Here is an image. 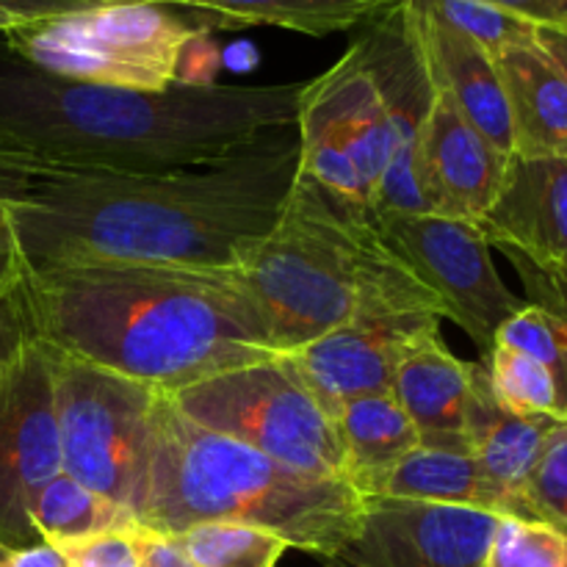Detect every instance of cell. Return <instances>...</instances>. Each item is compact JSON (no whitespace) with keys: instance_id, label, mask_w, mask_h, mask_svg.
Wrapping results in <instances>:
<instances>
[{"instance_id":"6da1fadb","label":"cell","mask_w":567,"mask_h":567,"mask_svg":"<svg viewBox=\"0 0 567 567\" xmlns=\"http://www.w3.org/2000/svg\"><path fill=\"white\" fill-rule=\"evenodd\" d=\"M299 172L297 125L227 158L161 175L37 177L0 194L28 269L86 264L233 269L280 219Z\"/></svg>"},{"instance_id":"7a4b0ae2","label":"cell","mask_w":567,"mask_h":567,"mask_svg":"<svg viewBox=\"0 0 567 567\" xmlns=\"http://www.w3.org/2000/svg\"><path fill=\"white\" fill-rule=\"evenodd\" d=\"M305 83L164 92L0 70V194L37 177L161 175L214 164L271 127L297 125Z\"/></svg>"},{"instance_id":"3957f363","label":"cell","mask_w":567,"mask_h":567,"mask_svg":"<svg viewBox=\"0 0 567 567\" xmlns=\"http://www.w3.org/2000/svg\"><path fill=\"white\" fill-rule=\"evenodd\" d=\"M37 341L161 393L275 358L233 269L86 264L28 269Z\"/></svg>"},{"instance_id":"277c9868","label":"cell","mask_w":567,"mask_h":567,"mask_svg":"<svg viewBox=\"0 0 567 567\" xmlns=\"http://www.w3.org/2000/svg\"><path fill=\"white\" fill-rule=\"evenodd\" d=\"M275 354H291L358 319L437 313V302L382 238L374 210L299 169L269 233L233 266Z\"/></svg>"},{"instance_id":"5b68a950","label":"cell","mask_w":567,"mask_h":567,"mask_svg":"<svg viewBox=\"0 0 567 567\" xmlns=\"http://www.w3.org/2000/svg\"><path fill=\"white\" fill-rule=\"evenodd\" d=\"M365 498L349 482L302 474L258 449L183 415L158 393L150 426L144 496L136 524L175 537L205 520L275 532L288 548L336 559L358 537Z\"/></svg>"},{"instance_id":"8992f818","label":"cell","mask_w":567,"mask_h":567,"mask_svg":"<svg viewBox=\"0 0 567 567\" xmlns=\"http://www.w3.org/2000/svg\"><path fill=\"white\" fill-rule=\"evenodd\" d=\"M203 33L172 6L120 0L42 17L3 37L17 59L48 75L164 92L177 83L183 53Z\"/></svg>"},{"instance_id":"52a82bcc","label":"cell","mask_w":567,"mask_h":567,"mask_svg":"<svg viewBox=\"0 0 567 567\" xmlns=\"http://www.w3.org/2000/svg\"><path fill=\"white\" fill-rule=\"evenodd\" d=\"M169 396L205 430L236 437L302 474L347 482L336 415L282 354L208 377Z\"/></svg>"},{"instance_id":"ba28073f","label":"cell","mask_w":567,"mask_h":567,"mask_svg":"<svg viewBox=\"0 0 567 567\" xmlns=\"http://www.w3.org/2000/svg\"><path fill=\"white\" fill-rule=\"evenodd\" d=\"M48 347V343H44ZM61 471L136 518L161 391L48 347Z\"/></svg>"},{"instance_id":"9c48e42d","label":"cell","mask_w":567,"mask_h":567,"mask_svg":"<svg viewBox=\"0 0 567 567\" xmlns=\"http://www.w3.org/2000/svg\"><path fill=\"white\" fill-rule=\"evenodd\" d=\"M377 225L388 247L435 297L441 319L454 321L482 354L491 352L504 321L526 299L504 286L480 225L437 214H388L377 216Z\"/></svg>"},{"instance_id":"30bf717a","label":"cell","mask_w":567,"mask_h":567,"mask_svg":"<svg viewBox=\"0 0 567 567\" xmlns=\"http://www.w3.org/2000/svg\"><path fill=\"white\" fill-rule=\"evenodd\" d=\"M354 44L374 78L393 133L391 164L371 197V210L374 216L435 214L421 166V144L435 86L415 33L410 0L374 17L369 31Z\"/></svg>"},{"instance_id":"8fae6325","label":"cell","mask_w":567,"mask_h":567,"mask_svg":"<svg viewBox=\"0 0 567 567\" xmlns=\"http://www.w3.org/2000/svg\"><path fill=\"white\" fill-rule=\"evenodd\" d=\"M61 474V443L53 404V369L42 341L0 377V543L39 546L28 509L37 493Z\"/></svg>"},{"instance_id":"7c38bea8","label":"cell","mask_w":567,"mask_h":567,"mask_svg":"<svg viewBox=\"0 0 567 567\" xmlns=\"http://www.w3.org/2000/svg\"><path fill=\"white\" fill-rule=\"evenodd\" d=\"M502 518L474 507L365 498L363 526L336 559L349 567H485Z\"/></svg>"},{"instance_id":"4fadbf2b","label":"cell","mask_w":567,"mask_h":567,"mask_svg":"<svg viewBox=\"0 0 567 567\" xmlns=\"http://www.w3.org/2000/svg\"><path fill=\"white\" fill-rule=\"evenodd\" d=\"M432 330H441V316H374L338 327L282 358L336 415L352 399L391 393L402 354Z\"/></svg>"},{"instance_id":"5bb4252c","label":"cell","mask_w":567,"mask_h":567,"mask_svg":"<svg viewBox=\"0 0 567 567\" xmlns=\"http://www.w3.org/2000/svg\"><path fill=\"white\" fill-rule=\"evenodd\" d=\"M299 138H327L349 153L369 199L374 197L393 155V133L377 83L358 44L324 75L305 83L297 120Z\"/></svg>"},{"instance_id":"9a60e30c","label":"cell","mask_w":567,"mask_h":567,"mask_svg":"<svg viewBox=\"0 0 567 567\" xmlns=\"http://www.w3.org/2000/svg\"><path fill=\"white\" fill-rule=\"evenodd\" d=\"M513 155L487 142L449 94L437 92L421 144L426 194L432 210L449 219L480 225L502 192Z\"/></svg>"},{"instance_id":"2e32d148","label":"cell","mask_w":567,"mask_h":567,"mask_svg":"<svg viewBox=\"0 0 567 567\" xmlns=\"http://www.w3.org/2000/svg\"><path fill=\"white\" fill-rule=\"evenodd\" d=\"M491 247L537 269L567 260V158L513 155L496 203L480 221Z\"/></svg>"},{"instance_id":"e0dca14e","label":"cell","mask_w":567,"mask_h":567,"mask_svg":"<svg viewBox=\"0 0 567 567\" xmlns=\"http://www.w3.org/2000/svg\"><path fill=\"white\" fill-rule=\"evenodd\" d=\"M410 9L432 86L449 94L487 142L513 155L509 109L493 55L415 0H410Z\"/></svg>"},{"instance_id":"ac0fdd59","label":"cell","mask_w":567,"mask_h":567,"mask_svg":"<svg viewBox=\"0 0 567 567\" xmlns=\"http://www.w3.org/2000/svg\"><path fill=\"white\" fill-rule=\"evenodd\" d=\"M471 385L474 363L449 352L441 330H432L402 354L391 393L413 421L421 446L474 454L465 432Z\"/></svg>"},{"instance_id":"d6986e66","label":"cell","mask_w":567,"mask_h":567,"mask_svg":"<svg viewBox=\"0 0 567 567\" xmlns=\"http://www.w3.org/2000/svg\"><path fill=\"white\" fill-rule=\"evenodd\" d=\"M513 127V155L567 158V75L535 42L493 55Z\"/></svg>"},{"instance_id":"ffe728a7","label":"cell","mask_w":567,"mask_h":567,"mask_svg":"<svg viewBox=\"0 0 567 567\" xmlns=\"http://www.w3.org/2000/svg\"><path fill=\"white\" fill-rule=\"evenodd\" d=\"M565 421L548 415H515L496 402L491 391V377L485 363H474V385L468 402V432L471 452L485 471L487 480L507 493L513 502L524 504V487L532 471L540 463L548 441ZM529 515V509H526ZM532 518V515H529Z\"/></svg>"},{"instance_id":"44dd1931","label":"cell","mask_w":567,"mask_h":567,"mask_svg":"<svg viewBox=\"0 0 567 567\" xmlns=\"http://www.w3.org/2000/svg\"><path fill=\"white\" fill-rule=\"evenodd\" d=\"M374 498L449 504V507H474L496 515L529 518L518 502H513L487 480L474 454L426 446L413 449L382 482Z\"/></svg>"},{"instance_id":"7402d4cb","label":"cell","mask_w":567,"mask_h":567,"mask_svg":"<svg viewBox=\"0 0 567 567\" xmlns=\"http://www.w3.org/2000/svg\"><path fill=\"white\" fill-rule=\"evenodd\" d=\"M336 421L347 457V482L363 498H374L391 471L421 446L413 421L393 393L352 399L338 410Z\"/></svg>"},{"instance_id":"603a6c76","label":"cell","mask_w":567,"mask_h":567,"mask_svg":"<svg viewBox=\"0 0 567 567\" xmlns=\"http://www.w3.org/2000/svg\"><path fill=\"white\" fill-rule=\"evenodd\" d=\"M120 0H81L78 9ZM144 3L214 14L238 25H275L308 37H330L371 22L402 0H144Z\"/></svg>"},{"instance_id":"cb8c5ba5","label":"cell","mask_w":567,"mask_h":567,"mask_svg":"<svg viewBox=\"0 0 567 567\" xmlns=\"http://www.w3.org/2000/svg\"><path fill=\"white\" fill-rule=\"evenodd\" d=\"M28 518H31L39 540L53 548L100 535V532L138 526L125 507L109 502L92 487L66 476L64 471L37 493L31 509H28Z\"/></svg>"},{"instance_id":"d4e9b609","label":"cell","mask_w":567,"mask_h":567,"mask_svg":"<svg viewBox=\"0 0 567 567\" xmlns=\"http://www.w3.org/2000/svg\"><path fill=\"white\" fill-rule=\"evenodd\" d=\"M172 540L197 567H277L288 543L275 532L233 520H205Z\"/></svg>"},{"instance_id":"484cf974","label":"cell","mask_w":567,"mask_h":567,"mask_svg":"<svg viewBox=\"0 0 567 567\" xmlns=\"http://www.w3.org/2000/svg\"><path fill=\"white\" fill-rule=\"evenodd\" d=\"M496 343L529 354L548 371L557 391V419L567 421V321L563 316L526 302L513 319L504 321Z\"/></svg>"},{"instance_id":"4316f807","label":"cell","mask_w":567,"mask_h":567,"mask_svg":"<svg viewBox=\"0 0 567 567\" xmlns=\"http://www.w3.org/2000/svg\"><path fill=\"white\" fill-rule=\"evenodd\" d=\"M482 363H485L487 377H491L493 396H496V402L504 410L515 415H548V419H557L554 380L537 360L496 343L485 354Z\"/></svg>"},{"instance_id":"83f0119b","label":"cell","mask_w":567,"mask_h":567,"mask_svg":"<svg viewBox=\"0 0 567 567\" xmlns=\"http://www.w3.org/2000/svg\"><path fill=\"white\" fill-rule=\"evenodd\" d=\"M485 567H567V537L546 520L504 515Z\"/></svg>"},{"instance_id":"f1b7e54d","label":"cell","mask_w":567,"mask_h":567,"mask_svg":"<svg viewBox=\"0 0 567 567\" xmlns=\"http://www.w3.org/2000/svg\"><path fill=\"white\" fill-rule=\"evenodd\" d=\"M419 6L430 9L449 25L463 31L465 37L474 39L476 44L487 50L491 55L513 48V44L535 42L537 28L520 17L507 14L496 6L480 3V0H415Z\"/></svg>"},{"instance_id":"f546056e","label":"cell","mask_w":567,"mask_h":567,"mask_svg":"<svg viewBox=\"0 0 567 567\" xmlns=\"http://www.w3.org/2000/svg\"><path fill=\"white\" fill-rule=\"evenodd\" d=\"M524 504L535 520H546L567 537V421L557 426L540 463L524 487Z\"/></svg>"},{"instance_id":"4dcf8cb0","label":"cell","mask_w":567,"mask_h":567,"mask_svg":"<svg viewBox=\"0 0 567 567\" xmlns=\"http://www.w3.org/2000/svg\"><path fill=\"white\" fill-rule=\"evenodd\" d=\"M147 529L127 526V529L100 532L83 540L59 546L66 567H142Z\"/></svg>"},{"instance_id":"1f68e13d","label":"cell","mask_w":567,"mask_h":567,"mask_svg":"<svg viewBox=\"0 0 567 567\" xmlns=\"http://www.w3.org/2000/svg\"><path fill=\"white\" fill-rule=\"evenodd\" d=\"M28 266H22L20 275L0 288V377L22 358L28 347L37 341V327H33L31 299H28L25 282Z\"/></svg>"},{"instance_id":"d6a6232c","label":"cell","mask_w":567,"mask_h":567,"mask_svg":"<svg viewBox=\"0 0 567 567\" xmlns=\"http://www.w3.org/2000/svg\"><path fill=\"white\" fill-rule=\"evenodd\" d=\"M507 258L513 260L515 271L524 280L526 293H529L526 302L540 305V308L551 310V313L563 316L567 321V260L559 264L557 269H537V266L513 258V255H507Z\"/></svg>"},{"instance_id":"836d02e7","label":"cell","mask_w":567,"mask_h":567,"mask_svg":"<svg viewBox=\"0 0 567 567\" xmlns=\"http://www.w3.org/2000/svg\"><path fill=\"white\" fill-rule=\"evenodd\" d=\"M496 6L507 14L520 17L535 28H559L567 31V0H480Z\"/></svg>"},{"instance_id":"e575fe53","label":"cell","mask_w":567,"mask_h":567,"mask_svg":"<svg viewBox=\"0 0 567 567\" xmlns=\"http://www.w3.org/2000/svg\"><path fill=\"white\" fill-rule=\"evenodd\" d=\"M78 6L81 0H0V37L25 22L75 11Z\"/></svg>"},{"instance_id":"d590c367","label":"cell","mask_w":567,"mask_h":567,"mask_svg":"<svg viewBox=\"0 0 567 567\" xmlns=\"http://www.w3.org/2000/svg\"><path fill=\"white\" fill-rule=\"evenodd\" d=\"M142 567H197V565L181 551V546H177L172 537H161V535H153V532H147Z\"/></svg>"},{"instance_id":"8d00e7d4","label":"cell","mask_w":567,"mask_h":567,"mask_svg":"<svg viewBox=\"0 0 567 567\" xmlns=\"http://www.w3.org/2000/svg\"><path fill=\"white\" fill-rule=\"evenodd\" d=\"M25 266V258L20 252V244H17L14 230H11L9 219H0V288L9 286L17 275L22 271Z\"/></svg>"},{"instance_id":"74e56055","label":"cell","mask_w":567,"mask_h":567,"mask_svg":"<svg viewBox=\"0 0 567 567\" xmlns=\"http://www.w3.org/2000/svg\"><path fill=\"white\" fill-rule=\"evenodd\" d=\"M0 567H66V559L59 548L48 546V543H39V546L11 551L0 563Z\"/></svg>"},{"instance_id":"f35d334b","label":"cell","mask_w":567,"mask_h":567,"mask_svg":"<svg viewBox=\"0 0 567 567\" xmlns=\"http://www.w3.org/2000/svg\"><path fill=\"white\" fill-rule=\"evenodd\" d=\"M537 44L563 66L567 75V31H559V28H537Z\"/></svg>"},{"instance_id":"ab89813d","label":"cell","mask_w":567,"mask_h":567,"mask_svg":"<svg viewBox=\"0 0 567 567\" xmlns=\"http://www.w3.org/2000/svg\"><path fill=\"white\" fill-rule=\"evenodd\" d=\"M321 567H349V565L341 563V559H327V565H321Z\"/></svg>"},{"instance_id":"60d3db41","label":"cell","mask_w":567,"mask_h":567,"mask_svg":"<svg viewBox=\"0 0 567 567\" xmlns=\"http://www.w3.org/2000/svg\"><path fill=\"white\" fill-rule=\"evenodd\" d=\"M9 554H11V548H9V546H3V543H0V563H3V559L9 557Z\"/></svg>"},{"instance_id":"b9f144b4","label":"cell","mask_w":567,"mask_h":567,"mask_svg":"<svg viewBox=\"0 0 567 567\" xmlns=\"http://www.w3.org/2000/svg\"><path fill=\"white\" fill-rule=\"evenodd\" d=\"M0 219H3V208H0Z\"/></svg>"}]
</instances>
